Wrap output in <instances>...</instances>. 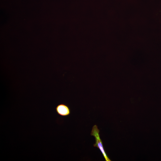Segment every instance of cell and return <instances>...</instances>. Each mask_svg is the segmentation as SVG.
I'll return each instance as SVG.
<instances>
[{
	"label": "cell",
	"instance_id": "obj_1",
	"mask_svg": "<svg viewBox=\"0 0 161 161\" xmlns=\"http://www.w3.org/2000/svg\"><path fill=\"white\" fill-rule=\"evenodd\" d=\"M99 132L97 126L96 125H94L91 133V135L94 136L95 139V142L93 144V146L97 147L100 150L106 161H111L104 148L102 141L100 137Z\"/></svg>",
	"mask_w": 161,
	"mask_h": 161
},
{
	"label": "cell",
	"instance_id": "obj_2",
	"mask_svg": "<svg viewBox=\"0 0 161 161\" xmlns=\"http://www.w3.org/2000/svg\"><path fill=\"white\" fill-rule=\"evenodd\" d=\"M57 113L59 115L63 117L67 116L70 114V109L66 105L61 103L58 105L55 108Z\"/></svg>",
	"mask_w": 161,
	"mask_h": 161
}]
</instances>
